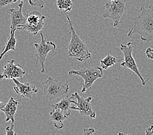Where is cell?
Listing matches in <instances>:
<instances>
[{
    "label": "cell",
    "mask_w": 153,
    "mask_h": 135,
    "mask_svg": "<svg viewBox=\"0 0 153 135\" xmlns=\"http://www.w3.org/2000/svg\"><path fill=\"white\" fill-rule=\"evenodd\" d=\"M141 14L133 17V24L128 32V36L138 34L141 41L149 42L153 41V5L146 9L144 5L140 8Z\"/></svg>",
    "instance_id": "6da1fadb"
},
{
    "label": "cell",
    "mask_w": 153,
    "mask_h": 135,
    "mask_svg": "<svg viewBox=\"0 0 153 135\" xmlns=\"http://www.w3.org/2000/svg\"><path fill=\"white\" fill-rule=\"evenodd\" d=\"M69 24V32L71 35V39L68 46V56L73 57L79 62H83L91 57V54L88 49V46L80 38L76 33L70 18L66 15Z\"/></svg>",
    "instance_id": "7a4b0ae2"
},
{
    "label": "cell",
    "mask_w": 153,
    "mask_h": 135,
    "mask_svg": "<svg viewBox=\"0 0 153 135\" xmlns=\"http://www.w3.org/2000/svg\"><path fill=\"white\" fill-rule=\"evenodd\" d=\"M68 75H78L83 79L82 92L85 93L91 88L96 80L103 76V69L101 67L95 66L93 68H83L78 70H70Z\"/></svg>",
    "instance_id": "3957f363"
},
{
    "label": "cell",
    "mask_w": 153,
    "mask_h": 135,
    "mask_svg": "<svg viewBox=\"0 0 153 135\" xmlns=\"http://www.w3.org/2000/svg\"><path fill=\"white\" fill-rule=\"evenodd\" d=\"M105 7L104 18H110L114 22V27H117L122 16L128 9V0H110L105 3Z\"/></svg>",
    "instance_id": "277c9868"
},
{
    "label": "cell",
    "mask_w": 153,
    "mask_h": 135,
    "mask_svg": "<svg viewBox=\"0 0 153 135\" xmlns=\"http://www.w3.org/2000/svg\"><path fill=\"white\" fill-rule=\"evenodd\" d=\"M69 86L67 84L60 82L57 79L48 77L43 83V92L45 97L50 101L56 100L65 94H67Z\"/></svg>",
    "instance_id": "5b68a950"
},
{
    "label": "cell",
    "mask_w": 153,
    "mask_h": 135,
    "mask_svg": "<svg viewBox=\"0 0 153 135\" xmlns=\"http://www.w3.org/2000/svg\"><path fill=\"white\" fill-rule=\"evenodd\" d=\"M133 45L134 44L132 42L127 43L126 45L123 44H121L120 49L122 51L124 55V59L123 60V63H121V66L125 68L130 69L131 71H132L134 73H135L141 80L142 85L145 86L146 85V83L149 81V79H145L143 77H142L139 70H138L137 64L132 56Z\"/></svg>",
    "instance_id": "8992f818"
},
{
    "label": "cell",
    "mask_w": 153,
    "mask_h": 135,
    "mask_svg": "<svg viewBox=\"0 0 153 135\" xmlns=\"http://www.w3.org/2000/svg\"><path fill=\"white\" fill-rule=\"evenodd\" d=\"M46 17L37 10H33L27 15L26 23L16 28V30H25L32 35H37L45 25Z\"/></svg>",
    "instance_id": "52a82bcc"
},
{
    "label": "cell",
    "mask_w": 153,
    "mask_h": 135,
    "mask_svg": "<svg viewBox=\"0 0 153 135\" xmlns=\"http://www.w3.org/2000/svg\"><path fill=\"white\" fill-rule=\"evenodd\" d=\"M41 35V41L40 43L34 44L35 47V55L37 58L36 60V64H40L41 66V73L45 74V60L46 59L47 55L51 51L55 50L56 48V44L52 41H46L44 35L41 32H40Z\"/></svg>",
    "instance_id": "ba28073f"
},
{
    "label": "cell",
    "mask_w": 153,
    "mask_h": 135,
    "mask_svg": "<svg viewBox=\"0 0 153 135\" xmlns=\"http://www.w3.org/2000/svg\"><path fill=\"white\" fill-rule=\"evenodd\" d=\"M75 98L77 100L74 106H71V109L78 111L82 116H88V117L94 119L96 118V113L92 108V105L91 101L92 100L91 97L84 98L78 94L74 92L73 94Z\"/></svg>",
    "instance_id": "9c48e42d"
},
{
    "label": "cell",
    "mask_w": 153,
    "mask_h": 135,
    "mask_svg": "<svg viewBox=\"0 0 153 135\" xmlns=\"http://www.w3.org/2000/svg\"><path fill=\"white\" fill-rule=\"evenodd\" d=\"M14 60H9L7 64L3 67L2 72L0 74V80L3 79H13L14 78H20L23 80V76L25 74V71L19 64H15Z\"/></svg>",
    "instance_id": "30bf717a"
},
{
    "label": "cell",
    "mask_w": 153,
    "mask_h": 135,
    "mask_svg": "<svg viewBox=\"0 0 153 135\" xmlns=\"http://www.w3.org/2000/svg\"><path fill=\"white\" fill-rule=\"evenodd\" d=\"M23 5V1H20L19 9H10L9 10V14L10 17V30H16L18 27L26 23L27 16H25L22 13Z\"/></svg>",
    "instance_id": "8fae6325"
},
{
    "label": "cell",
    "mask_w": 153,
    "mask_h": 135,
    "mask_svg": "<svg viewBox=\"0 0 153 135\" xmlns=\"http://www.w3.org/2000/svg\"><path fill=\"white\" fill-rule=\"evenodd\" d=\"M16 86L13 87L15 92L22 97L32 99V94L38 92V89L35 85L29 83H20L15 78L13 79Z\"/></svg>",
    "instance_id": "7c38bea8"
},
{
    "label": "cell",
    "mask_w": 153,
    "mask_h": 135,
    "mask_svg": "<svg viewBox=\"0 0 153 135\" xmlns=\"http://www.w3.org/2000/svg\"><path fill=\"white\" fill-rule=\"evenodd\" d=\"M20 101L21 100H15L14 97H10L8 103L5 104V107L1 110L5 115V122L11 121L12 123H14V116L16 114L18 105L20 104Z\"/></svg>",
    "instance_id": "4fadbf2b"
},
{
    "label": "cell",
    "mask_w": 153,
    "mask_h": 135,
    "mask_svg": "<svg viewBox=\"0 0 153 135\" xmlns=\"http://www.w3.org/2000/svg\"><path fill=\"white\" fill-rule=\"evenodd\" d=\"M50 119L53 123V126L57 129L63 128V121L67 119V116L60 109L52 107V110L50 112Z\"/></svg>",
    "instance_id": "5bb4252c"
},
{
    "label": "cell",
    "mask_w": 153,
    "mask_h": 135,
    "mask_svg": "<svg viewBox=\"0 0 153 135\" xmlns=\"http://www.w3.org/2000/svg\"><path fill=\"white\" fill-rule=\"evenodd\" d=\"M74 98L75 97L73 94H72L71 97L67 96L66 97H65L61 101H59L58 103L53 104L52 105V107L60 109V110L63 112V114L67 116V118H68L71 114V104H75L76 102L74 100H72V99H74Z\"/></svg>",
    "instance_id": "9a60e30c"
},
{
    "label": "cell",
    "mask_w": 153,
    "mask_h": 135,
    "mask_svg": "<svg viewBox=\"0 0 153 135\" xmlns=\"http://www.w3.org/2000/svg\"><path fill=\"white\" fill-rule=\"evenodd\" d=\"M16 30H10V35L7 41L6 44L3 47V49L0 53V60L3 59V56L9 52V51H14L16 52V39L14 36L15 34V31Z\"/></svg>",
    "instance_id": "2e32d148"
},
{
    "label": "cell",
    "mask_w": 153,
    "mask_h": 135,
    "mask_svg": "<svg viewBox=\"0 0 153 135\" xmlns=\"http://www.w3.org/2000/svg\"><path fill=\"white\" fill-rule=\"evenodd\" d=\"M121 61H123V60L118 59L114 56L110 55H108L102 60H100V67L102 69H104V70H107L108 68L113 66H114L115 64Z\"/></svg>",
    "instance_id": "e0dca14e"
},
{
    "label": "cell",
    "mask_w": 153,
    "mask_h": 135,
    "mask_svg": "<svg viewBox=\"0 0 153 135\" xmlns=\"http://www.w3.org/2000/svg\"><path fill=\"white\" fill-rule=\"evenodd\" d=\"M72 0H57V8L61 11L65 13L71 11L72 9Z\"/></svg>",
    "instance_id": "ac0fdd59"
},
{
    "label": "cell",
    "mask_w": 153,
    "mask_h": 135,
    "mask_svg": "<svg viewBox=\"0 0 153 135\" xmlns=\"http://www.w3.org/2000/svg\"><path fill=\"white\" fill-rule=\"evenodd\" d=\"M29 3L31 7H37L41 9L45 6V2L44 0H29Z\"/></svg>",
    "instance_id": "d6986e66"
},
{
    "label": "cell",
    "mask_w": 153,
    "mask_h": 135,
    "mask_svg": "<svg viewBox=\"0 0 153 135\" xmlns=\"http://www.w3.org/2000/svg\"><path fill=\"white\" fill-rule=\"evenodd\" d=\"M17 1H19V0H0V9Z\"/></svg>",
    "instance_id": "ffe728a7"
},
{
    "label": "cell",
    "mask_w": 153,
    "mask_h": 135,
    "mask_svg": "<svg viewBox=\"0 0 153 135\" xmlns=\"http://www.w3.org/2000/svg\"><path fill=\"white\" fill-rule=\"evenodd\" d=\"M14 123H12L11 125L10 126L7 127L5 129V134L6 135H9V134L16 135L17 134L16 133V132H14Z\"/></svg>",
    "instance_id": "44dd1931"
},
{
    "label": "cell",
    "mask_w": 153,
    "mask_h": 135,
    "mask_svg": "<svg viewBox=\"0 0 153 135\" xmlns=\"http://www.w3.org/2000/svg\"><path fill=\"white\" fill-rule=\"evenodd\" d=\"M145 54L149 59L153 60V48L152 47H148L145 51Z\"/></svg>",
    "instance_id": "7402d4cb"
},
{
    "label": "cell",
    "mask_w": 153,
    "mask_h": 135,
    "mask_svg": "<svg viewBox=\"0 0 153 135\" xmlns=\"http://www.w3.org/2000/svg\"><path fill=\"white\" fill-rule=\"evenodd\" d=\"M94 133V129L93 128H89L83 130V134H93Z\"/></svg>",
    "instance_id": "603a6c76"
},
{
    "label": "cell",
    "mask_w": 153,
    "mask_h": 135,
    "mask_svg": "<svg viewBox=\"0 0 153 135\" xmlns=\"http://www.w3.org/2000/svg\"><path fill=\"white\" fill-rule=\"evenodd\" d=\"M145 134L147 135L153 134V125L151 126L148 129H147V131H145Z\"/></svg>",
    "instance_id": "cb8c5ba5"
},
{
    "label": "cell",
    "mask_w": 153,
    "mask_h": 135,
    "mask_svg": "<svg viewBox=\"0 0 153 135\" xmlns=\"http://www.w3.org/2000/svg\"><path fill=\"white\" fill-rule=\"evenodd\" d=\"M5 103H3V102L0 101V112H1L2 109L5 107Z\"/></svg>",
    "instance_id": "d4e9b609"
},
{
    "label": "cell",
    "mask_w": 153,
    "mask_h": 135,
    "mask_svg": "<svg viewBox=\"0 0 153 135\" xmlns=\"http://www.w3.org/2000/svg\"><path fill=\"white\" fill-rule=\"evenodd\" d=\"M24 0H19V1H23Z\"/></svg>",
    "instance_id": "484cf974"
},
{
    "label": "cell",
    "mask_w": 153,
    "mask_h": 135,
    "mask_svg": "<svg viewBox=\"0 0 153 135\" xmlns=\"http://www.w3.org/2000/svg\"><path fill=\"white\" fill-rule=\"evenodd\" d=\"M152 114H153V111H152Z\"/></svg>",
    "instance_id": "4316f807"
}]
</instances>
